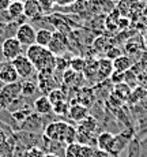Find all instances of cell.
Segmentation results:
<instances>
[{
    "label": "cell",
    "mask_w": 147,
    "mask_h": 157,
    "mask_svg": "<svg viewBox=\"0 0 147 157\" xmlns=\"http://www.w3.org/2000/svg\"><path fill=\"white\" fill-rule=\"evenodd\" d=\"M26 56L33 63L35 71L42 74H53L56 66V56L48 48L33 44L28 47Z\"/></svg>",
    "instance_id": "6da1fadb"
},
{
    "label": "cell",
    "mask_w": 147,
    "mask_h": 157,
    "mask_svg": "<svg viewBox=\"0 0 147 157\" xmlns=\"http://www.w3.org/2000/svg\"><path fill=\"white\" fill-rule=\"evenodd\" d=\"M0 101L3 102L6 109H8L10 112H14V111L28 105V104H23L20 81H18L15 83L3 85V87L0 89Z\"/></svg>",
    "instance_id": "7a4b0ae2"
},
{
    "label": "cell",
    "mask_w": 147,
    "mask_h": 157,
    "mask_svg": "<svg viewBox=\"0 0 147 157\" xmlns=\"http://www.w3.org/2000/svg\"><path fill=\"white\" fill-rule=\"evenodd\" d=\"M68 126H70V123L65 122H50L49 124L45 126L44 137H46L48 140L53 141V142L64 144L65 135H67L68 131Z\"/></svg>",
    "instance_id": "3957f363"
},
{
    "label": "cell",
    "mask_w": 147,
    "mask_h": 157,
    "mask_svg": "<svg viewBox=\"0 0 147 157\" xmlns=\"http://www.w3.org/2000/svg\"><path fill=\"white\" fill-rule=\"evenodd\" d=\"M68 48H70V41L67 38V34L57 32V30L53 32L52 40H50L49 45H48V49L55 56H63L68 52Z\"/></svg>",
    "instance_id": "277c9868"
},
{
    "label": "cell",
    "mask_w": 147,
    "mask_h": 157,
    "mask_svg": "<svg viewBox=\"0 0 147 157\" xmlns=\"http://www.w3.org/2000/svg\"><path fill=\"white\" fill-rule=\"evenodd\" d=\"M11 63H13V66L15 67V70H17L19 78H22V79H30V78L34 75V72H37L34 66H33V63L30 62L28 59V56L23 55V53L19 55L18 57H15Z\"/></svg>",
    "instance_id": "5b68a950"
},
{
    "label": "cell",
    "mask_w": 147,
    "mask_h": 157,
    "mask_svg": "<svg viewBox=\"0 0 147 157\" xmlns=\"http://www.w3.org/2000/svg\"><path fill=\"white\" fill-rule=\"evenodd\" d=\"M22 44L15 37H7L2 43V55L6 60L13 62L15 57L22 55Z\"/></svg>",
    "instance_id": "8992f818"
},
{
    "label": "cell",
    "mask_w": 147,
    "mask_h": 157,
    "mask_svg": "<svg viewBox=\"0 0 147 157\" xmlns=\"http://www.w3.org/2000/svg\"><path fill=\"white\" fill-rule=\"evenodd\" d=\"M35 32L34 26L30 23L23 22L22 25L18 26L17 33H15V38L22 44V47H30V45L35 44Z\"/></svg>",
    "instance_id": "52a82bcc"
},
{
    "label": "cell",
    "mask_w": 147,
    "mask_h": 157,
    "mask_svg": "<svg viewBox=\"0 0 147 157\" xmlns=\"http://www.w3.org/2000/svg\"><path fill=\"white\" fill-rule=\"evenodd\" d=\"M20 78L18 75L17 70L13 66L11 62H7V63H3L0 66V82L3 85H8V83H15L18 82Z\"/></svg>",
    "instance_id": "ba28073f"
},
{
    "label": "cell",
    "mask_w": 147,
    "mask_h": 157,
    "mask_svg": "<svg viewBox=\"0 0 147 157\" xmlns=\"http://www.w3.org/2000/svg\"><path fill=\"white\" fill-rule=\"evenodd\" d=\"M38 78V90L42 93L44 96H46L49 92H52L53 89H56V81L53 79L52 74H42V72H37Z\"/></svg>",
    "instance_id": "9c48e42d"
},
{
    "label": "cell",
    "mask_w": 147,
    "mask_h": 157,
    "mask_svg": "<svg viewBox=\"0 0 147 157\" xmlns=\"http://www.w3.org/2000/svg\"><path fill=\"white\" fill-rule=\"evenodd\" d=\"M70 119H72L74 122H82L86 116H89V108L85 107L80 102H71L70 104V109H68V115Z\"/></svg>",
    "instance_id": "30bf717a"
},
{
    "label": "cell",
    "mask_w": 147,
    "mask_h": 157,
    "mask_svg": "<svg viewBox=\"0 0 147 157\" xmlns=\"http://www.w3.org/2000/svg\"><path fill=\"white\" fill-rule=\"evenodd\" d=\"M113 74V62L106 57L98 60V74L97 82H102L105 79H109Z\"/></svg>",
    "instance_id": "8fae6325"
},
{
    "label": "cell",
    "mask_w": 147,
    "mask_h": 157,
    "mask_svg": "<svg viewBox=\"0 0 147 157\" xmlns=\"http://www.w3.org/2000/svg\"><path fill=\"white\" fill-rule=\"evenodd\" d=\"M23 15L28 19H40L44 15V11L41 8L40 3L37 0H29L25 3V10H23Z\"/></svg>",
    "instance_id": "7c38bea8"
},
{
    "label": "cell",
    "mask_w": 147,
    "mask_h": 157,
    "mask_svg": "<svg viewBox=\"0 0 147 157\" xmlns=\"http://www.w3.org/2000/svg\"><path fill=\"white\" fill-rule=\"evenodd\" d=\"M52 108L53 105L50 104L49 98L46 96H40L37 97L34 101H33V111L38 115H48L52 112Z\"/></svg>",
    "instance_id": "4fadbf2b"
},
{
    "label": "cell",
    "mask_w": 147,
    "mask_h": 157,
    "mask_svg": "<svg viewBox=\"0 0 147 157\" xmlns=\"http://www.w3.org/2000/svg\"><path fill=\"white\" fill-rule=\"evenodd\" d=\"M20 124H22V130H25V131H38L42 126V117H41V115L31 112L26 117L25 122H22Z\"/></svg>",
    "instance_id": "5bb4252c"
},
{
    "label": "cell",
    "mask_w": 147,
    "mask_h": 157,
    "mask_svg": "<svg viewBox=\"0 0 147 157\" xmlns=\"http://www.w3.org/2000/svg\"><path fill=\"white\" fill-rule=\"evenodd\" d=\"M132 66H134L132 59L127 55H121L116 60H113V71H116V72H125V71L131 70Z\"/></svg>",
    "instance_id": "9a60e30c"
},
{
    "label": "cell",
    "mask_w": 147,
    "mask_h": 157,
    "mask_svg": "<svg viewBox=\"0 0 147 157\" xmlns=\"http://www.w3.org/2000/svg\"><path fill=\"white\" fill-rule=\"evenodd\" d=\"M127 144H128V140L123 134L115 135V137H113L112 146H110V149H109V153L112 156H119V153L121 152L123 149H125Z\"/></svg>",
    "instance_id": "2e32d148"
},
{
    "label": "cell",
    "mask_w": 147,
    "mask_h": 157,
    "mask_svg": "<svg viewBox=\"0 0 147 157\" xmlns=\"http://www.w3.org/2000/svg\"><path fill=\"white\" fill-rule=\"evenodd\" d=\"M97 74H98V60L97 59H89L86 60V66L83 70V75L87 81H91L94 78L97 81Z\"/></svg>",
    "instance_id": "e0dca14e"
},
{
    "label": "cell",
    "mask_w": 147,
    "mask_h": 157,
    "mask_svg": "<svg viewBox=\"0 0 147 157\" xmlns=\"http://www.w3.org/2000/svg\"><path fill=\"white\" fill-rule=\"evenodd\" d=\"M23 10H25V4H23V3L18 2V0H13L10 7L7 8V14L10 15V18L13 21H17V19H19V18L25 17V15H23Z\"/></svg>",
    "instance_id": "ac0fdd59"
},
{
    "label": "cell",
    "mask_w": 147,
    "mask_h": 157,
    "mask_svg": "<svg viewBox=\"0 0 147 157\" xmlns=\"http://www.w3.org/2000/svg\"><path fill=\"white\" fill-rule=\"evenodd\" d=\"M52 34L53 32H50L49 29H40L35 32V44L40 47L48 48L50 40H52Z\"/></svg>",
    "instance_id": "d6986e66"
},
{
    "label": "cell",
    "mask_w": 147,
    "mask_h": 157,
    "mask_svg": "<svg viewBox=\"0 0 147 157\" xmlns=\"http://www.w3.org/2000/svg\"><path fill=\"white\" fill-rule=\"evenodd\" d=\"M113 137H115V135H113L112 132H108V131L101 132L97 137V147L109 152L110 146H112V142H113Z\"/></svg>",
    "instance_id": "ffe728a7"
},
{
    "label": "cell",
    "mask_w": 147,
    "mask_h": 157,
    "mask_svg": "<svg viewBox=\"0 0 147 157\" xmlns=\"http://www.w3.org/2000/svg\"><path fill=\"white\" fill-rule=\"evenodd\" d=\"M131 90H132L131 86L127 85L125 82L117 83V85H115V92H113V94H115V97H117L120 101H128Z\"/></svg>",
    "instance_id": "44dd1931"
},
{
    "label": "cell",
    "mask_w": 147,
    "mask_h": 157,
    "mask_svg": "<svg viewBox=\"0 0 147 157\" xmlns=\"http://www.w3.org/2000/svg\"><path fill=\"white\" fill-rule=\"evenodd\" d=\"M97 127H98V122H97V119H95L94 116H91V115L86 116L82 122H79V126H78V128L85 130V131L91 132V134L97 130Z\"/></svg>",
    "instance_id": "7402d4cb"
},
{
    "label": "cell",
    "mask_w": 147,
    "mask_h": 157,
    "mask_svg": "<svg viewBox=\"0 0 147 157\" xmlns=\"http://www.w3.org/2000/svg\"><path fill=\"white\" fill-rule=\"evenodd\" d=\"M145 98H147V89H145L143 86H136L135 89L131 90L128 101H130L131 104H138V102L143 101Z\"/></svg>",
    "instance_id": "603a6c76"
},
{
    "label": "cell",
    "mask_w": 147,
    "mask_h": 157,
    "mask_svg": "<svg viewBox=\"0 0 147 157\" xmlns=\"http://www.w3.org/2000/svg\"><path fill=\"white\" fill-rule=\"evenodd\" d=\"M20 86H22V97H31L33 94H35V92L38 90L37 83L33 82L30 79H23V82H20Z\"/></svg>",
    "instance_id": "cb8c5ba5"
},
{
    "label": "cell",
    "mask_w": 147,
    "mask_h": 157,
    "mask_svg": "<svg viewBox=\"0 0 147 157\" xmlns=\"http://www.w3.org/2000/svg\"><path fill=\"white\" fill-rule=\"evenodd\" d=\"M46 97L49 98V101L52 105L57 104V102H61V101H67V94H65L61 89H59V87H56V89H53L52 92H49L46 94Z\"/></svg>",
    "instance_id": "d4e9b609"
},
{
    "label": "cell",
    "mask_w": 147,
    "mask_h": 157,
    "mask_svg": "<svg viewBox=\"0 0 147 157\" xmlns=\"http://www.w3.org/2000/svg\"><path fill=\"white\" fill-rule=\"evenodd\" d=\"M30 113H31V109H30L28 105H25V107H22V108H19V109L11 112V116H13V119L15 120V122L22 123V122H25L26 117H28Z\"/></svg>",
    "instance_id": "484cf974"
},
{
    "label": "cell",
    "mask_w": 147,
    "mask_h": 157,
    "mask_svg": "<svg viewBox=\"0 0 147 157\" xmlns=\"http://www.w3.org/2000/svg\"><path fill=\"white\" fill-rule=\"evenodd\" d=\"M85 66H86V60L83 59V57H80V56H75V57H72V59L70 60V68L71 70H74L75 72H78V74L83 72Z\"/></svg>",
    "instance_id": "4316f807"
},
{
    "label": "cell",
    "mask_w": 147,
    "mask_h": 157,
    "mask_svg": "<svg viewBox=\"0 0 147 157\" xmlns=\"http://www.w3.org/2000/svg\"><path fill=\"white\" fill-rule=\"evenodd\" d=\"M79 77H80V74H78V72H75L74 70L68 68V70H65L63 72V82L68 86H72V85H75V82H76V79Z\"/></svg>",
    "instance_id": "83f0119b"
},
{
    "label": "cell",
    "mask_w": 147,
    "mask_h": 157,
    "mask_svg": "<svg viewBox=\"0 0 147 157\" xmlns=\"http://www.w3.org/2000/svg\"><path fill=\"white\" fill-rule=\"evenodd\" d=\"M70 60L65 55L63 56H56V66H55V71L64 72L65 70L70 68Z\"/></svg>",
    "instance_id": "f1b7e54d"
},
{
    "label": "cell",
    "mask_w": 147,
    "mask_h": 157,
    "mask_svg": "<svg viewBox=\"0 0 147 157\" xmlns=\"http://www.w3.org/2000/svg\"><path fill=\"white\" fill-rule=\"evenodd\" d=\"M135 3H136V0H120L116 8L120 11L121 17H124V15H127L128 13H130V10L134 7Z\"/></svg>",
    "instance_id": "f546056e"
},
{
    "label": "cell",
    "mask_w": 147,
    "mask_h": 157,
    "mask_svg": "<svg viewBox=\"0 0 147 157\" xmlns=\"http://www.w3.org/2000/svg\"><path fill=\"white\" fill-rule=\"evenodd\" d=\"M68 109H70V102L61 101L53 105L52 112H55L56 115H60V116H65V115H68Z\"/></svg>",
    "instance_id": "4dcf8cb0"
},
{
    "label": "cell",
    "mask_w": 147,
    "mask_h": 157,
    "mask_svg": "<svg viewBox=\"0 0 147 157\" xmlns=\"http://www.w3.org/2000/svg\"><path fill=\"white\" fill-rule=\"evenodd\" d=\"M79 149H80V145L78 142L68 144L64 149V157H78Z\"/></svg>",
    "instance_id": "1f68e13d"
},
{
    "label": "cell",
    "mask_w": 147,
    "mask_h": 157,
    "mask_svg": "<svg viewBox=\"0 0 147 157\" xmlns=\"http://www.w3.org/2000/svg\"><path fill=\"white\" fill-rule=\"evenodd\" d=\"M45 153L42 152L41 147H37V146H31L29 149L25 150L23 153V157H44Z\"/></svg>",
    "instance_id": "d6a6232c"
},
{
    "label": "cell",
    "mask_w": 147,
    "mask_h": 157,
    "mask_svg": "<svg viewBox=\"0 0 147 157\" xmlns=\"http://www.w3.org/2000/svg\"><path fill=\"white\" fill-rule=\"evenodd\" d=\"M123 53H121V51H120V48L117 47H109L108 48V51H106V59H109V60H116L117 57H120Z\"/></svg>",
    "instance_id": "836d02e7"
},
{
    "label": "cell",
    "mask_w": 147,
    "mask_h": 157,
    "mask_svg": "<svg viewBox=\"0 0 147 157\" xmlns=\"http://www.w3.org/2000/svg\"><path fill=\"white\" fill-rule=\"evenodd\" d=\"M93 156H94V149H93V146H89V145H80L78 157H93Z\"/></svg>",
    "instance_id": "e575fe53"
},
{
    "label": "cell",
    "mask_w": 147,
    "mask_h": 157,
    "mask_svg": "<svg viewBox=\"0 0 147 157\" xmlns=\"http://www.w3.org/2000/svg\"><path fill=\"white\" fill-rule=\"evenodd\" d=\"M38 3H40L41 8H42L44 14H49L50 11L53 10V7H55V3H53V0H37Z\"/></svg>",
    "instance_id": "d590c367"
},
{
    "label": "cell",
    "mask_w": 147,
    "mask_h": 157,
    "mask_svg": "<svg viewBox=\"0 0 147 157\" xmlns=\"http://www.w3.org/2000/svg\"><path fill=\"white\" fill-rule=\"evenodd\" d=\"M55 6L57 7H68V6H72L76 3V0H53Z\"/></svg>",
    "instance_id": "8d00e7d4"
},
{
    "label": "cell",
    "mask_w": 147,
    "mask_h": 157,
    "mask_svg": "<svg viewBox=\"0 0 147 157\" xmlns=\"http://www.w3.org/2000/svg\"><path fill=\"white\" fill-rule=\"evenodd\" d=\"M93 157H112L109 152H106V150H102V149H94V156Z\"/></svg>",
    "instance_id": "74e56055"
},
{
    "label": "cell",
    "mask_w": 147,
    "mask_h": 157,
    "mask_svg": "<svg viewBox=\"0 0 147 157\" xmlns=\"http://www.w3.org/2000/svg\"><path fill=\"white\" fill-rule=\"evenodd\" d=\"M13 0H0V11H7Z\"/></svg>",
    "instance_id": "f35d334b"
},
{
    "label": "cell",
    "mask_w": 147,
    "mask_h": 157,
    "mask_svg": "<svg viewBox=\"0 0 147 157\" xmlns=\"http://www.w3.org/2000/svg\"><path fill=\"white\" fill-rule=\"evenodd\" d=\"M7 140H8V137H7V134H6V131L0 127V145L4 144Z\"/></svg>",
    "instance_id": "ab89813d"
},
{
    "label": "cell",
    "mask_w": 147,
    "mask_h": 157,
    "mask_svg": "<svg viewBox=\"0 0 147 157\" xmlns=\"http://www.w3.org/2000/svg\"><path fill=\"white\" fill-rule=\"evenodd\" d=\"M44 157H60V156H57L56 153H45Z\"/></svg>",
    "instance_id": "60d3db41"
},
{
    "label": "cell",
    "mask_w": 147,
    "mask_h": 157,
    "mask_svg": "<svg viewBox=\"0 0 147 157\" xmlns=\"http://www.w3.org/2000/svg\"><path fill=\"white\" fill-rule=\"evenodd\" d=\"M3 109H6V107H4V105H3V102L0 101V111H3Z\"/></svg>",
    "instance_id": "b9f144b4"
},
{
    "label": "cell",
    "mask_w": 147,
    "mask_h": 157,
    "mask_svg": "<svg viewBox=\"0 0 147 157\" xmlns=\"http://www.w3.org/2000/svg\"><path fill=\"white\" fill-rule=\"evenodd\" d=\"M18 2H20V3H23V4H25V3L29 2V0H18Z\"/></svg>",
    "instance_id": "7bdbcfd3"
}]
</instances>
